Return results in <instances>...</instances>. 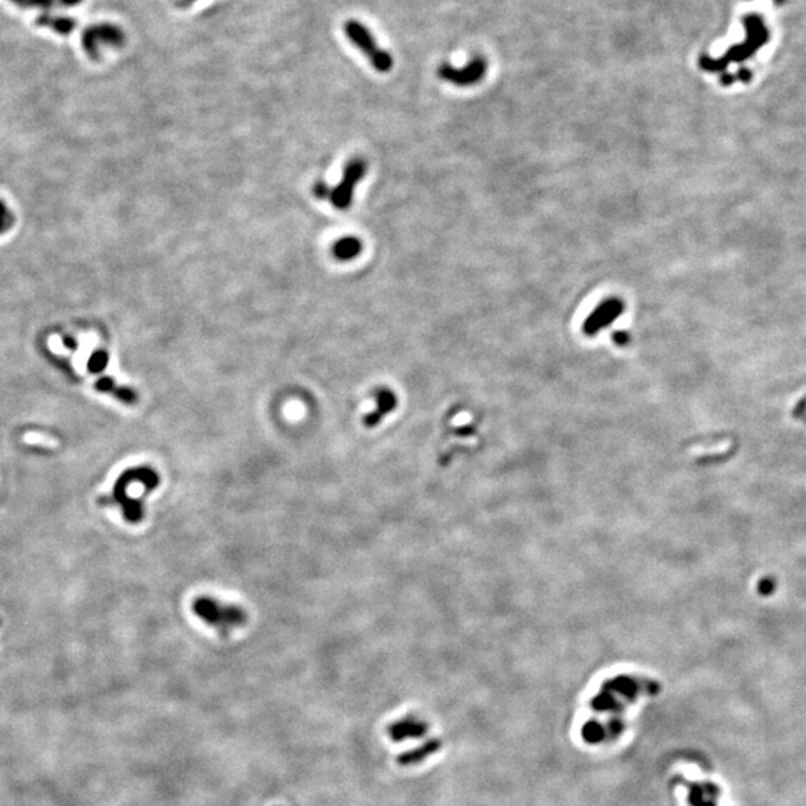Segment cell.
I'll return each mask as SVG.
<instances>
[{
	"instance_id": "1",
	"label": "cell",
	"mask_w": 806,
	"mask_h": 806,
	"mask_svg": "<svg viewBox=\"0 0 806 806\" xmlns=\"http://www.w3.org/2000/svg\"><path fill=\"white\" fill-rule=\"evenodd\" d=\"M659 685L651 681L632 678L622 675L604 684L597 696L593 698L591 708L597 712H622L629 703L635 702L641 694H655Z\"/></svg>"
},
{
	"instance_id": "2",
	"label": "cell",
	"mask_w": 806,
	"mask_h": 806,
	"mask_svg": "<svg viewBox=\"0 0 806 806\" xmlns=\"http://www.w3.org/2000/svg\"><path fill=\"white\" fill-rule=\"evenodd\" d=\"M193 613L203 623L221 632L244 626L248 620L245 611L236 605H226L214 597L200 596L193 600Z\"/></svg>"
},
{
	"instance_id": "3",
	"label": "cell",
	"mask_w": 806,
	"mask_h": 806,
	"mask_svg": "<svg viewBox=\"0 0 806 806\" xmlns=\"http://www.w3.org/2000/svg\"><path fill=\"white\" fill-rule=\"evenodd\" d=\"M344 32L351 44L365 54V57L370 61L375 70L381 73L392 70L393 57L390 52L379 48L372 32L363 23L357 20H348L344 23Z\"/></svg>"
},
{
	"instance_id": "4",
	"label": "cell",
	"mask_w": 806,
	"mask_h": 806,
	"mask_svg": "<svg viewBox=\"0 0 806 806\" xmlns=\"http://www.w3.org/2000/svg\"><path fill=\"white\" fill-rule=\"evenodd\" d=\"M126 42V35L118 26L111 23L93 24L82 32L81 45L90 59L97 60L100 57V50L104 46L111 48H122Z\"/></svg>"
},
{
	"instance_id": "5",
	"label": "cell",
	"mask_w": 806,
	"mask_h": 806,
	"mask_svg": "<svg viewBox=\"0 0 806 806\" xmlns=\"http://www.w3.org/2000/svg\"><path fill=\"white\" fill-rule=\"evenodd\" d=\"M366 173V162L363 159H353L344 169L342 180L332 190L330 202L339 211H345L353 203V194L356 185L363 180Z\"/></svg>"
},
{
	"instance_id": "6",
	"label": "cell",
	"mask_w": 806,
	"mask_h": 806,
	"mask_svg": "<svg viewBox=\"0 0 806 806\" xmlns=\"http://www.w3.org/2000/svg\"><path fill=\"white\" fill-rule=\"evenodd\" d=\"M626 311V305L623 300L617 298H611L604 302H600L597 307L590 312L586 321L582 323V332L587 336H595L604 329L613 326V324L622 317Z\"/></svg>"
},
{
	"instance_id": "7",
	"label": "cell",
	"mask_w": 806,
	"mask_h": 806,
	"mask_svg": "<svg viewBox=\"0 0 806 806\" xmlns=\"http://www.w3.org/2000/svg\"><path fill=\"white\" fill-rule=\"evenodd\" d=\"M486 69H487L486 61L483 59H474V60H470L468 64H465V68H460V69L451 66V64H448V63L442 64L438 73L443 81H448L454 86L468 87V86H474V84H477V82L483 79L486 75Z\"/></svg>"
},
{
	"instance_id": "8",
	"label": "cell",
	"mask_w": 806,
	"mask_h": 806,
	"mask_svg": "<svg viewBox=\"0 0 806 806\" xmlns=\"http://www.w3.org/2000/svg\"><path fill=\"white\" fill-rule=\"evenodd\" d=\"M680 781L689 791L690 806H717L720 790L716 784L709 781H685L684 778Z\"/></svg>"
},
{
	"instance_id": "9",
	"label": "cell",
	"mask_w": 806,
	"mask_h": 806,
	"mask_svg": "<svg viewBox=\"0 0 806 806\" xmlns=\"http://www.w3.org/2000/svg\"><path fill=\"white\" fill-rule=\"evenodd\" d=\"M429 726L428 722L415 717H406L402 720L394 721L393 725L388 727V736H390L396 742L407 739H420L428 733Z\"/></svg>"
},
{
	"instance_id": "10",
	"label": "cell",
	"mask_w": 806,
	"mask_h": 806,
	"mask_svg": "<svg viewBox=\"0 0 806 806\" xmlns=\"http://www.w3.org/2000/svg\"><path fill=\"white\" fill-rule=\"evenodd\" d=\"M375 402H376L375 410L372 412H369L363 419V424L366 429H375L388 414L396 410L397 396L394 392L390 390V388H381V390L376 392Z\"/></svg>"
},
{
	"instance_id": "11",
	"label": "cell",
	"mask_w": 806,
	"mask_h": 806,
	"mask_svg": "<svg viewBox=\"0 0 806 806\" xmlns=\"http://www.w3.org/2000/svg\"><path fill=\"white\" fill-rule=\"evenodd\" d=\"M441 749V740L439 739H430L428 742H424L423 745L416 747L411 751H406L403 754H401L397 757V763L402 765V766H412V765H419L421 762H424L425 758H429L430 756H433L434 753H438Z\"/></svg>"
},
{
	"instance_id": "12",
	"label": "cell",
	"mask_w": 806,
	"mask_h": 806,
	"mask_svg": "<svg viewBox=\"0 0 806 806\" xmlns=\"http://www.w3.org/2000/svg\"><path fill=\"white\" fill-rule=\"evenodd\" d=\"M361 251H363V244H361L360 239L354 236L342 238L336 240L332 247V253L339 262L354 260L357 256H360Z\"/></svg>"
},
{
	"instance_id": "13",
	"label": "cell",
	"mask_w": 806,
	"mask_h": 806,
	"mask_svg": "<svg viewBox=\"0 0 806 806\" xmlns=\"http://www.w3.org/2000/svg\"><path fill=\"white\" fill-rule=\"evenodd\" d=\"M36 24L41 26V27H45V29H51L55 33L63 35V36L72 33L77 27V21L73 20L72 17L51 15V14L39 15L38 20H36Z\"/></svg>"
},
{
	"instance_id": "14",
	"label": "cell",
	"mask_w": 806,
	"mask_h": 806,
	"mask_svg": "<svg viewBox=\"0 0 806 806\" xmlns=\"http://www.w3.org/2000/svg\"><path fill=\"white\" fill-rule=\"evenodd\" d=\"M581 736L590 745H596V744L606 742V740H613V738H611L608 722L606 725H604V722L599 721V720H588L586 725L581 727Z\"/></svg>"
},
{
	"instance_id": "15",
	"label": "cell",
	"mask_w": 806,
	"mask_h": 806,
	"mask_svg": "<svg viewBox=\"0 0 806 806\" xmlns=\"http://www.w3.org/2000/svg\"><path fill=\"white\" fill-rule=\"evenodd\" d=\"M108 360H109V356H108L106 351H95V354H93L88 360L90 372H93V374L102 372V370L106 367Z\"/></svg>"
},
{
	"instance_id": "16",
	"label": "cell",
	"mask_w": 806,
	"mask_h": 806,
	"mask_svg": "<svg viewBox=\"0 0 806 806\" xmlns=\"http://www.w3.org/2000/svg\"><path fill=\"white\" fill-rule=\"evenodd\" d=\"M11 2L20 8H39L46 11L55 5V0H11Z\"/></svg>"
},
{
	"instance_id": "17",
	"label": "cell",
	"mask_w": 806,
	"mask_h": 806,
	"mask_svg": "<svg viewBox=\"0 0 806 806\" xmlns=\"http://www.w3.org/2000/svg\"><path fill=\"white\" fill-rule=\"evenodd\" d=\"M314 194L318 199H330L332 190H330V187H329V185L326 182L318 181L317 184H315V187H314Z\"/></svg>"
},
{
	"instance_id": "18",
	"label": "cell",
	"mask_w": 806,
	"mask_h": 806,
	"mask_svg": "<svg viewBox=\"0 0 806 806\" xmlns=\"http://www.w3.org/2000/svg\"><path fill=\"white\" fill-rule=\"evenodd\" d=\"M613 339L617 345H627L629 340H630L629 333H626V332H615L613 335Z\"/></svg>"
},
{
	"instance_id": "19",
	"label": "cell",
	"mask_w": 806,
	"mask_h": 806,
	"mask_svg": "<svg viewBox=\"0 0 806 806\" xmlns=\"http://www.w3.org/2000/svg\"><path fill=\"white\" fill-rule=\"evenodd\" d=\"M82 2V0H59V3L61 6H66V8H72V6H77Z\"/></svg>"
},
{
	"instance_id": "20",
	"label": "cell",
	"mask_w": 806,
	"mask_h": 806,
	"mask_svg": "<svg viewBox=\"0 0 806 806\" xmlns=\"http://www.w3.org/2000/svg\"><path fill=\"white\" fill-rule=\"evenodd\" d=\"M194 2H198V0H178V2H177V6H178V8H181V9H187V8H190V6H191Z\"/></svg>"
}]
</instances>
